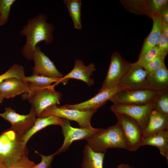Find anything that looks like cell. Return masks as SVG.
<instances>
[{"label":"cell","mask_w":168,"mask_h":168,"mask_svg":"<svg viewBox=\"0 0 168 168\" xmlns=\"http://www.w3.org/2000/svg\"></svg>","instance_id":"obj_40"},{"label":"cell","mask_w":168,"mask_h":168,"mask_svg":"<svg viewBox=\"0 0 168 168\" xmlns=\"http://www.w3.org/2000/svg\"><path fill=\"white\" fill-rule=\"evenodd\" d=\"M165 130H168V114L153 110L150 114L147 126L143 131V138Z\"/></svg>","instance_id":"obj_19"},{"label":"cell","mask_w":168,"mask_h":168,"mask_svg":"<svg viewBox=\"0 0 168 168\" xmlns=\"http://www.w3.org/2000/svg\"><path fill=\"white\" fill-rule=\"evenodd\" d=\"M132 64L124 59L119 52H114L111 56L107 72L99 91L117 87Z\"/></svg>","instance_id":"obj_4"},{"label":"cell","mask_w":168,"mask_h":168,"mask_svg":"<svg viewBox=\"0 0 168 168\" xmlns=\"http://www.w3.org/2000/svg\"><path fill=\"white\" fill-rule=\"evenodd\" d=\"M86 140L87 145L96 152L105 153L107 149L110 148L128 150L121 128L118 123L106 129L102 128Z\"/></svg>","instance_id":"obj_3"},{"label":"cell","mask_w":168,"mask_h":168,"mask_svg":"<svg viewBox=\"0 0 168 168\" xmlns=\"http://www.w3.org/2000/svg\"><path fill=\"white\" fill-rule=\"evenodd\" d=\"M147 89L156 92L168 90V70L165 65L147 76Z\"/></svg>","instance_id":"obj_22"},{"label":"cell","mask_w":168,"mask_h":168,"mask_svg":"<svg viewBox=\"0 0 168 168\" xmlns=\"http://www.w3.org/2000/svg\"><path fill=\"white\" fill-rule=\"evenodd\" d=\"M23 136L11 128L0 135V166L9 168L22 158L28 156V151Z\"/></svg>","instance_id":"obj_2"},{"label":"cell","mask_w":168,"mask_h":168,"mask_svg":"<svg viewBox=\"0 0 168 168\" xmlns=\"http://www.w3.org/2000/svg\"><path fill=\"white\" fill-rule=\"evenodd\" d=\"M4 98L2 97L1 92L0 91V104H1L2 102V101L3 100Z\"/></svg>","instance_id":"obj_37"},{"label":"cell","mask_w":168,"mask_h":168,"mask_svg":"<svg viewBox=\"0 0 168 168\" xmlns=\"http://www.w3.org/2000/svg\"><path fill=\"white\" fill-rule=\"evenodd\" d=\"M96 70L94 63H91L86 66L82 60L76 59L72 69L63 77L68 80L70 79L81 80L91 86L94 84L95 82L90 76Z\"/></svg>","instance_id":"obj_17"},{"label":"cell","mask_w":168,"mask_h":168,"mask_svg":"<svg viewBox=\"0 0 168 168\" xmlns=\"http://www.w3.org/2000/svg\"><path fill=\"white\" fill-rule=\"evenodd\" d=\"M29 90V83L19 78H9L0 83V91L4 98H13L28 92Z\"/></svg>","instance_id":"obj_16"},{"label":"cell","mask_w":168,"mask_h":168,"mask_svg":"<svg viewBox=\"0 0 168 168\" xmlns=\"http://www.w3.org/2000/svg\"><path fill=\"white\" fill-rule=\"evenodd\" d=\"M47 16L38 14L28 19L27 24L21 30L20 34L26 37V42L21 50L23 55L28 61L32 60L35 47L40 42L49 44L53 41L54 25L47 21Z\"/></svg>","instance_id":"obj_1"},{"label":"cell","mask_w":168,"mask_h":168,"mask_svg":"<svg viewBox=\"0 0 168 168\" xmlns=\"http://www.w3.org/2000/svg\"><path fill=\"white\" fill-rule=\"evenodd\" d=\"M24 80L29 83V90L22 96L23 100L28 99L30 96L41 89L52 86L54 83L67 84L68 80L63 78H54L43 76L32 75L26 77Z\"/></svg>","instance_id":"obj_15"},{"label":"cell","mask_w":168,"mask_h":168,"mask_svg":"<svg viewBox=\"0 0 168 168\" xmlns=\"http://www.w3.org/2000/svg\"><path fill=\"white\" fill-rule=\"evenodd\" d=\"M0 168H3L1 166H0Z\"/></svg>","instance_id":"obj_39"},{"label":"cell","mask_w":168,"mask_h":168,"mask_svg":"<svg viewBox=\"0 0 168 168\" xmlns=\"http://www.w3.org/2000/svg\"><path fill=\"white\" fill-rule=\"evenodd\" d=\"M162 32L168 37V23L163 22Z\"/></svg>","instance_id":"obj_35"},{"label":"cell","mask_w":168,"mask_h":168,"mask_svg":"<svg viewBox=\"0 0 168 168\" xmlns=\"http://www.w3.org/2000/svg\"><path fill=\"white\" fill-rule=\"evenodd\" d=\"M0 116L10 122L11 128L23 136L32 127L36 119L35 110L32 107L27 115L17 113L10 107L6 108L5 111L0 113Z\"/></svg>","instance_id":"obj_11"},{"label":"cell","mask_w":168,"mask_h":168,"mask_svg":"<svg viewBox=\"0 0 168 168\" xmlns=\"http://www.w3.org/2000/svg\"><path fill=\"white\" fill-rule=\"evenodd\" d=\"M159 92L148 89H123L115 94L110 100L114 104L145 105L153 102Z\"/></svg>","instance_id":"obj_7"},{"label":"cell","mask_w":168,"mask_h":168,"mask_svg":"<svg viewBox=\"0 0 168 168\" xmlns=\"http://www.w3.org/2000/svg\"><path fill=\"white\" fill-rule=\"evenodd\" d=\"M64 119L54 115H48L36 118L35 123L31 129L22 137L24 145L35 133L50 125L61 126Z\"/></svg>","instance_id":"obj_21"},{"label":"cell","mask_w":168,"mask_h":168,"mask_svg":"<svg viewBox=\"0 0 168 168\" xmlns=\"http://www.w3.org/2000/svg\"><path fill=\"white\" fill-rule=\"evenodd\" d=\"M96 111V110L81 111L54 105L48 107L44 110L40 117L54 115L75 121L78 123L80 128H89L92 127L90 123L91 119Z\"/></svg>","instance_id":"obj_6"},{"label":"cell","mask_w":168,"mask_h":168,"mask_svg":"<svg viewBox=\"0 0 168 168\" xmlns=\"http://www.w3.org/2000/svg\"><path fill=\"white\" fill-rule=\"evenodd\" d=\"M116 168H137L133 167L127 163H122L119 164Z\"/></svg>","instance_id":"obj_36"},{"label":"cell","mask_w":168,"mask_h":168,"mask_svg":"<svg viewBox=\"0 0 168 168\" xmlns=\"http://www.w3.org/2000/svg\"><path fill=\"white\" fill-rule=\"evenodd\" d=\"M105 154L95 152L86 145L83 150L82 168H103Z\"/></svg>","instance_id":"obj_23"},{"label":"cell","mask_w":168,"mask_h":168,"mask_svg":"<svg viewBox=\"0 0 168 168\" xmlns=\"http://www.w3.org/2000/svg\"><path fill=\"white\" fill-rule=\"evenodd\" d=\"M26 77L24 68L22 66L15 63L5 73L0 75V83L10 78L15 77L24 79Z\"/></svg>","instance_id":"obj_26"},{"label":"cell","mask_w":168,"mask_h":168,"mask_svg":"<svg viewBox=\"0 0 168 168\" xmlns=\"http://www.w3.org/2000/svg\"><path fill=\"white\" fill-rule=\"evenodd\" d=\"M146 145L157 147L161 154L168 161V130H163L144 138L141 147Z\"/></svg>","instance_id":"obj_20"},{"label":"cell","mask_w":168,"mask_h":168,"mask_svg":"<svg viewBox=\"0 0 168 168\" xmlns=\"http://www.w3.org/2000/svg\"><path fill=\"white\" fill-rule=\"evenodd\" d=\"M167 0L147 1L148 16L151 18L158 15L160 12L167 6Z\"/></svg>","instance_id":"obj_27"},{"label":"cell","mask_w":168,"mask_h":168,"mask_svg":"<svg viewBox=\"0 0 168 168\" xmlns=\"http://www.w3.org/2000/svg\"><path fill=\"white\" fill-rule=\"evenodd\" d=\"M158 56H161L164 57H166L160 51L157 46L150 50L142 58L138 59L134 63L143 67Z\"/></svg>","instance_id":"obj_29"},{"label":"cell","mask_w":168,"mask_h":168,"mask_svg":"<svg viewBox=\"0 0 168 168\" xmlns=\"http://www.w3.org/2000/svg\"><path fill=\"white\" fill-rule=\"evenodd\" d=\"M35 164L29 160L28 156L25 157L9 168H32Z\"/></svg>","instance_id":"obj_32"},{"label":"cell","mask_w":168,"mask_h":168,"mask_svg":"<svg viewBox=\"0 0 168 168\" xmlns=\"http://www.w3.org/2000/svg\"><path fill=\"white\" fill-rule=\"evenodd\" d=\"M35 152L41 156V160L39 164H35L32 168H51L52 163L54 156L53 154L46 156L40 154L37 151Z\"/></svg>","instance_id":"obj_31"},{"label":"cell","mask_w":168,"mask_h":168,"mask_svg":"<svg viewBox=\"0 0 168 168\" xmlns=\"http://www.w3.org/2000/svg\"><path fill=\"white\" fill-rule=\"evenodd\" d=\"M154 110L168 114V90L159 92L153 102Z\"/></svg>","instance_id":"obj_25"},{"label":"cell","mask_w":168,"mask_h":168,"mask_svg":"<svg viewBox=\"0 0 168 168\" xmlns=\"http://www.w3.org/2000/svg\"><path fill=\"white\" fill-rule=\"evenodd\" d=\"M165 57L158 56L152 60L142 67L148 75H151L165 65Z\"/></svg>","instance_id":"obj_28"},{"label":"cell","mask_w":168,"mask_h":168,"mask_svg":"<svg viewBox=\"0 0 168 168\" xmlns=\"http://www.w3.org/2000/svg\"><path fill=\"white\" fill-rule=\"evenodd\" d=\"M3 25L2 21L0 15V26H2Z\"/></svg>","instance_id":"obj_38"},{"label":"cell","mask_w":168,"mask_h":168,"mask_svg":"<svg viewBox=\"0 0 168 168\" xmlns=\"http://www.w3.org/2000/svg\"><path fill=\"white\" fill-rule=\"evenodd\" d=\"M163 22L168 23V8L167 6L163 9L159 14Z\"/></svg>","instance_id":"obj_34"},{"label":"cell","mask_w":168,"mask_h":168,"mask_svg":"<svg viewBox=\"0 0 168 168\" xmlns=\"http://www.w3.org/2000/svg\"><path fill=\"white\" fill-rule=\"evenodd\" d=\"M124 89L117 87L99 91L98 94L91 99L79 104L74 105L66 104L63 107L81 111L96 110L103 106L117 92Z\"/></svg>","instance_id":"obj_14"},{"label":"cell","mask_w":168,"mask_h":168,"mask_svg":"<svg viewBox=\"0 0 168 168\" xmlns=\"http://www.w3.org/2000/svg\"><path fill=\"white\" fill-rule=\"evenodd\" d=\"M64 137L62 146L53 153L54 156L66 152L74 141L86 139L101 131L102 128H74L71 125L69 120L64 119L61 126Z\"/></svg>","instance_id":"obj_9"},{"label":"cell","mask_w":168,"mask_h":168,"mask_svg":"<svg viewBox=\"0 0 168 168\" xmlns=\"http://www.w3.org/2000/svg\"><path fill=\"white\" fill-rule=\"evenodd\" d=\"M147 76L142 67L132 63L117 86L128 90L147 89Z\"/></svg>","instance_id":"obj_13"},{"label":"cell","mask_w":168,"mask_h":168,"mask_svg":"<svg viewBox=\"0 0 168 168\" xmlns=\"http://www.w3.org/2000/svg\"><path fill=\"white\" fill-rule=\"evenodd\" d=\"M152 18L153 22L152 27L144 41L138 59L142 58L150 50L157 45L162 33L163 21L159 14Z\"/></svg>","instance_id":"obj_18"},{"label":"cell","mask_w":168,"mask_h":168,"mask_svg":"<svg viewBox=\"0 0 168 168\" xmlns=\"http://www.w3.org/2000/svg\"><path fill=\"white\" fill-rule=\"evenodd\" d=\"M55 83L51 86L38 91L28 99V101L35 110L36 116L39 117L47 108L52 105H59L62 97L61 93L55 90Z\"/></svg>","instance_id":"obj_8"},{"label":"cell","mask_w":168,"mask_h":168,"mask_svg":"<svg viewBox=\"0 0 168 168\" xmlns=\"http://www.w3.org/2000/svg\"><path fill=\"white\" fill-rule=\"evenodd\" d=\"M32 60L35 65L32 68V75L51 77L62 78L63 75L57 69L54 62L43 53L41 47H35Z\"/></svg>","instance_id":"obj_12"},{"label":"cell","mask_w":168,"mask_h":168,"mask_svg":"<svg viewBox=\"0 0 168 168\" xmlns=\"http://www.w3.org/2000/svg\"><path fill=\"white\" fill-rule=\"evenodd\" d=\"M157 46L160 51L166 56L168 51V38L163 32Z\"/></svg>","instance_id":"obj_33"},{"label":"cell","mask_w":168,"mask_h":168,"mask_svg":"<svg viewBox=\"0 0 168 168\" xmlns=\"http://www.w3.org/2000/svg\"><path fill=\"white\" fill-rule=\"evenodd\" d=\"M153 102L145 105L114 104L110 106V109L114 113L124 114L134 119L143 132L148 124L150 114L153 109Z\"/></svg>","instance_id":"obj_10"},{"label":"cell","mask_w":168,"mask_h":168,"mask_svg":"<svg viewBox=\"0 0 168 168\" xmlns=\"http://www.w3.org/2000/svg\"><path fill=\"white\" fill-rule=\"evenodd\" d=\"M117 118L127 143L128 150L135 151L141 147L143 139V131L138 124L125 114L114 113Z\"/></svg>","instance_id":"obj_5"},{"label":"cell","mask_w":168,"mask_h":168,"mask_svg":"<svg viewBox=\"0 0 168 168\" xmlns=\"http://www.w3.org/2000/svg\"><path fill=\"white\" fill-rule=\"evenodd\" d=\"M16 1L15 0H0V15L3 25L8 21L11 7Z\"/></svg>","instance_id":"obj_30"},{"label":"cell","mask_w":168,"mask_h":168,"mask_svg":"<svg viewBox=\"0 0 168 168\" xmlns=\"http://www.w3.org/2000/svg\"><path fill=\"white\" fill-rule=\"evenodd\" d=\"M63 1L68 9L69 15L72 20L74 28L78 30L81 29V1L64 0Z\"/></svg>","instance_id":"obj_24"}]
</instances>
